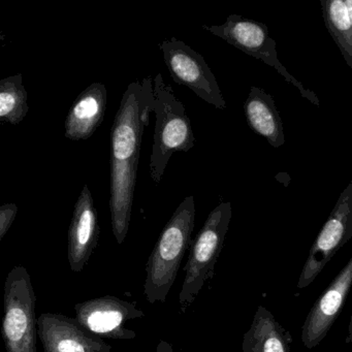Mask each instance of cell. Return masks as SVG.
<instances>
[{"label":"cell","mask_w":352,"mask_h":352,"mask_svg":"<svg viewBox=\"0 0 352 352\" xmlns=\"http://www.w3.org/2000/svg\"><path fill=\"white\" fill-rule=\"evenodd\" d=\"M108 91L102 83H94L79 94L65 120V138L84 141L94 135L104 120Z\"/></svg>","instance_id":"obj_13"},{"label":"cell","mask_w":352,"mask_h":352,"mask_svg":"<svg viewBox=\"0 0 352 352\" xmlns=\"http://www.w3.org/2000/svg\"><path fill=\"white\" fill-rule=\"evenodd\" d=\"M352 238V181L342 191L335 208L313 243L302 267L298 288L310 285L331 257Z\"/></svg>","instance_id":"obj_8"},{"label":"cell","mask_w":352,"mask_h":352,"mask_svg":"<svg viewBox=\"0 0 352 352\" xmlns=\"http://www.w3.org/2000/svg\"><path fill=\"white\" fill-rule=\"evenodd\" d=\"M345 342L348 344L352 343V314L351 318H350L349 327H348L347 337H346Z\"/></svg>","instance_id":"obj_20"},{"label":"cell","mask_w":352,"mask_h":352,"mask_svg":"<svg viewBox=\"0 0 352 352\" xmlns=\"http://www.w3.org/2000/svg\"><path fill=\"white\" fill-rule=\"evenodd\" d=\"M289 335L265 307L259 306L243 339V352H292Z\"/></svg>","instance_id":"obj_15"},{"label":"cell","mask_w":352,"mask_h":352,"mask_svg":"<svg viewBox=\"0 0 352 352\" xmlns=\"http://www.w3.org/2000/svg\"><path fill=\"white\" fill-rule=\"evenodd\" d=\"M201 28L222 38L228 44L236 47L242 52L263 61L269 67H274L287 83L292 84L300 91L302 98H306L314 106H320L316 94L305 88V86L280 63L277 54V43L270 36L269 28L265 23L247 19L240 15H230L221 25H203Z\"/></svg>","instance_id":"obj_6"},{"label":"cell","mask_w":352,"mask_h":352,"mask_svg":"<svg viewBox=\"0 0 352 352\" xmlns=\"http://www.w3.org/2000/svg\"><path fill=\"white\" fill-rule=\"evenodd\" d=\"M155 352H175L174 348L170 345L168 342L164 341V340H160V343H158L157 348H156Z\"/></svg>","instance_id":"obj_19"},{"label":"cell","mask_w":352,"mask_h":352,"mask_svg":"<svg viewBox=\"0 0 352 352\" xmlns=\"http://www.w3.org/2000/svg\"><path fill=\"white\" fill-rule=\"evenodd\" d=\"M195 218V197L190 195L183 199L162 230L146 265L144 294L150 304L166 302L190 245Z\"/></svg>","instance_id":"obj_2"},{"label":"cell","mask_w":352,"mask_h":352,"mask_svg":"<svg viewBox=\"0 0 352 352\" xmlns=\"http://www.w3.org/2000/svg\"><path fill=\"white\" fill-rule=\"evenodd\" d=\"M156 122L150 156V177L160 184L175 152H188L195 146V135L184 104L176 98L173 88L158 73L153 80Z\"/></svg>","instance_id":"obj_3"},{"label":"cell","mask_w":352,"mask_h":352,"mask_svg":"<svg viewBox=\"0 0 352 352\" xmlns=\"http://www.w3.org/2000/svg\"><path fill=\"white\" fill-rule=\"evenodd\" d=\"M351 285L352 257L311 308L302 329L305 347L314 348L327 337L343 309Z\"/></svg>","instance_id":"obj_11"},{"label":"cell","mask_w":352,"mask_h":352,"mask_svg":"<svg viewBox=\"0 0 352 352\" xmlns=\"http://www.w3.org/2000/svg\"><path fill=\"white\" fill-rule=\"evenodd\" d=\"M76 319L86 329L100 338L114 340L135 339V331L125 329L126 321L143 318L145 313L135 302L104 296L79 302L75 306Z\"/></svg>","instance_id":"obj_9"},{"label":"cell","mask_w":352,"mask_h":352,"mask_svg":"<svg viewBox=\"0 0 352 352\" xmlns=\"http://www.w3.org/2000/svg\"><path fill=\"white\" fill-rule=\"evenodd\" d=\"M38 333L44 352H111L112 346L76 318L54 313L38 317Z\"/></svg>","instance_id":"obj_10"},{"label":"cell","mask_w":352,"mask_h":352,"mask_svg":"<svg viewBox=\"0 0 352 352\" xmlns=\"http://www.w3.org/2000/svg\"><path fill=\"white\" fill-rule=\"evenodd\" d=\"M232 219V204H219L208 216L205 224L191 244L190 254L184 267V281L182 284L179 302L181 312L195 302L203 286L212 279L215 265L223 248Z\"/></svg>","instance_id":"obj_4"},{"label":"cell","mask_w":352,"mask_h":352,"mask_svg":"<svg viewBox=\"0 0 352 352\" xmlns=\"http://www.w3.org/2000/svg\"><path fill=\"white\" fill-rule=\"evenodd\" d=\"M325 28L352 69V0H320Z\"/></svg>","instance_id":"obj_16"},{"label":"cell","mask_w":352,"mask_h":352,"mask_svg":"<svg viewBox=\"0 0 352 352\" xmlns=\"http://www.w3.org/2000/svg\"><path fill=\"white\" fill-rule=\"evenodd\" d=\"M244 113L249 127L256 135L265 138L272 147L285 144L283 122L275 100L261 88L252 86L244 104Z\"/></svg>","instance_id":"obj_14"},{"label":"cell","mask_w":352,"mask_h":352,"mask_svg":"<svg viewBox=\"0 0 352 352\" xmlns=\"http://www.w3.org/2000/svg\"><path fill=\"white\" fill-rule=\"evenodd\" d=\"M151 77L129 84L111 129L110 212L118 244L126 238L133 213L142 140L153 112Z\"/></svg>","instance_id":"obj_1"},{"label":"cell","mask_w":352,"mask_h":352,"mask_svg":"<svg viewBox=\"0 0 352 352\" xmlns=\"http://www.w3.org/2000/svg\"><path fill=\"white\" fill-rule=\"evenodd\" d=\"M28 112V91L21 74L0 80V121L17 125Z\"/></svg>","instance_id":"obj_17"},{"label":"cell","mask_w":352,"mask_h":352,"mask_svg":"<svg viewBox=\"0 0 352 352\" xmlns=\"http://www.w3.org/2000/svg\"><path fill=\"white\" fill-rule=\"evenodd\" d=\"M170 77L179 85L188 87L199 98L219 110L226 108L215 76L204 57L184 42L168 38L158 45Z\"/></svg>","instance_id":"obj_7"},{"label":"cell","mask_w":352,"mask_h":352,"mask_svg":"<svg viewBox=\"0 0 352 352\" xmlns=\"http://www.w3.org/2000/svg\"><path fill=\"white\" fill-rule=\"evenodd\" d=\"M18 206L16 204H6L0 207V241L11 228L12 224L17 217Z\"/></svg>","instance_id":"obj_18"},{"label":"cell","mask_w":352,"mask_h":352,"mask_svg":"<svg viewBox=\"0 0 352 352\" xmlns=\"http://www.w3.org/2000/svg\"><path fill=\"white\" fill-rule=\"evenodd\" d=\"M36 296L26 267L18 265L8 274L3 294L1 336L7 352H36Z\"/></svg>","instance_id":"obj_5"},{"label":"cell","mask_w":352,"mask_h":352,"mask_svg":"<svg viewBox=\"0 0 352 352\" xmlns=\"http://www.w3.org/2000/svg\"><path fill=\"white\" fill-rule=\"evenodd\" d=\"M100 226L94 197L88 185H84L74 210L67 234V258L75 273L83 271L96 250Z\"/></svg>","instance_id":"obj_12"}]
</instances>
